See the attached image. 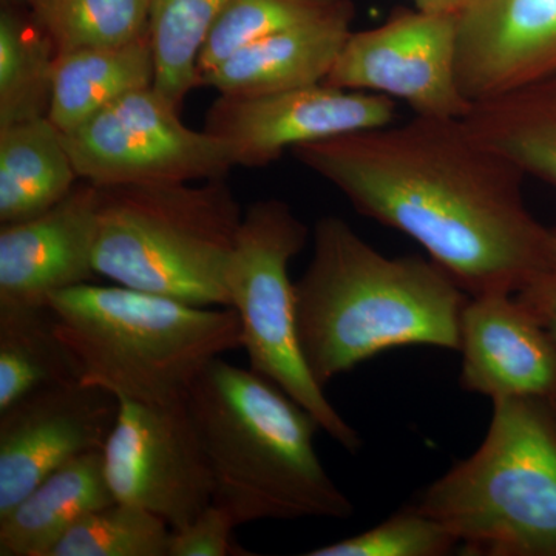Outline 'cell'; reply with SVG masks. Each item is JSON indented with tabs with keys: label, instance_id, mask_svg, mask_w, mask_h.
Masks as SVG:
<instances>
[{
	"label": "cell",
	"instance_id": "obj_10",
	"mask_svg": "<svg viewBox=\"0 0 556 556\" xmlns=\"http://www.w3.org/2000/svg\"><path fill=\"white\" fill-rule=\"evenodd\" d=\"M324 84L382 94L428 118L463 119L473 108L457 78L456 14L404 9L351 31Z\"/></svg>",
	"mask_w": 556,
	"mask_h": 556
},
{
	"label": "cell",
	"instance_id": "obj_29",
	"mask_svg": "<svg viewBox=\"0 0 556 556\" xmlns=\"http://www.w3.org/2000/svg\"><path fill=\"white\" fill-rule=\"evenodd\" d=\"M515 298L530 311L556 343V228H551L540 266Z\"/></svg>",
	"mask_w": 556,
	"mask_h": 556
},
{
	"label": "cell",
	"instance_id": "obj_32",
	"mask_svg": "<svg viewBox=\"0 0 556 556\" xmlns=\"http://www.w3.org/2000/svg\"><path fill=\"white\" fill-rule=\"evenodd\" d=\"M9 3H16V0H7Z\"/></svg>",
	"mask_w": 556,
	"mask_h": 556
},
{
	"label": "cell",
	"instance_id": "obj_1",
	"mask_svg": "<svg viewBox=\"0 0 556 556\" xmlns=\"http://www.w3.org/2000/svg\"><path fill=\"white\" fill-rule=\"evenodd\" d=\"M291 152L364 217L419 243L470 298L517 294L544 257L551 228L527 207L525 172L464 118L415 115Z\"/></svg>",
	"mask_w": 556,
	"mask_h": 556
},
{
	"label": "cell",
	"instance_id": "obj_27",
	"mask_svg": "<svg viewBox=\"0 0 556 556\" xmlns=\"http://www.w3.org/2000/svg\"><path fill=\"white\" fill-rule=\"evenodd\" d=\"M456 536L426 511L408 506L358 535L306 552V556H445Z\"/></svg>",
	"mask_w": 556,
	"mask_h": 556
},
{
	"label": "cell",
	"instance_id": "obj_12",
	"mask_svg": "<svg viewBox=\"0 0 556 556\" xmlns=\"http://www.w3.org/2000/svg\"><path fill=\"white\" fill-rule=\"evenodd\" d=\"M119 401L80 380L40 388L0 412V518L76 457L102 452Z\"/></svg>",
	"mask_w": 556,
	"mask_h": 556
},
{
	"label": "cell",
	"instance_id": "obj_13",
	"mask_svg": "<svg viewBox=\"0 0 556 556\" xmlns=\"http://www.w3.org/2000/svg\"><path fill=\"white\" fill-rule=\"evenodd\" d=\"M457 78L471 104L556 76V0H467L456 13Z\"/></svg>",
	"mask_w": 556,
	"mask_h": 556
},
{
	"label": "cell",
	"instance_id": "obj_18",
	"mask_svg": "<svg viewBox=\"0 0 556 556\" xmlns=\"http://www.w3.org/2000/svg\"><path fill=\"white\" fill-rule=\"evenodd\" d=\"M62 131L46 118L0 127V223L38 217L78 185Z\"/></svg>",
	"mask_w": 556,
	"mask_h": 556
},
{
	"label": "cell",
	"instance_id": "obj_31",
	"mask_svg": "<svg viewBox=\"0 0 556 556\" xmlns=\"http://www.w3.org/2000/svg\"><path fill=\"white\" fill-rule=\"evenodd\" d=\"M547 404L551 405L552 413H554L556 420V396L552 397L551 401H547Z\"/></svg>",
	"mask_w": 556,
	"mask_h": 556
},
{
	"label": "cell",
	"instance_id": "obj_22",
	"mask_svg": "<svg viewBox=\"0 0 556 556\" xmlns=\"http://www.w3.org/2000/svg\"><path fill=\"white\" fill-rule=\"evenodd\" d=\"M58 51L31 14H0V127L49 116Z\"/></svg>",
	"mask_w": 556,
	"mask_h": 556
},
{
	"label": "cell",
	"instance_id": "obj_28",
	"mask_svg": "<svg viewBox=\"0 0 556 556\" xmlns=\"http://www.w3.org/2000/svg\"><path fill=\"white\" fill-rule=\"evenodd\" d=\"M236 521L226 508L212 501L188 525L170 530L167 556L239 555L233 546Z\"/></svg>",
	"mask_w": 556,
	"mask_h": 556
},
{
	"label": "cell",
	"instance_id": "obj_5",
	"mask_svg": "<svg viewBox=\"0 0 556 556\" xmlns=\"http://www.w3.org/2000/svg\"><path fill=\"white\" fill-rule=\"evenodd\" d=\"M241 208L225 178L100 188L93 266L121 287L229 308Z\"/></svg>",
	"mask_w": 556,
	"mask_h": 556
},
{
	"label": "cell",
	"instance_id": "obj_14",
	"mask_svg": "<svg viewBox=\"0 0 556 556\" xmlns=\"http://www.w3.org/2000/svg\"><path fill=\"white\" fill-rule=\"evenodd\" d=\"M100 188L80 179L38 217L0 228V309L47 306L50 295L91 283Z\"/></svg>",
	"mask_w": 556,
	"mask_h": 556
},
{
	"label": "cell",
	"instance_id": "obj_6",
	"mask_svg": "<svg viewBox=\"0 0 556 556\" xmlns=\"http://www.w3.org/2000/svg\"><path fill=\"white\" fill-rule=\"evenodd\" d=\"M475 556H556V420L547 401H493L481 447L416 504Z\"/></svg>",
	"mask_w": 556,
	"mask_h": 556
},
{
	"label": "cell",
	"instance_id": "obj_4",
	"mask_svg": "<svg viewBox=\"0 0 556 556\" xmlns=\"http://www.w3.org/2000/svg\"><path fill=\"white\" fill-rule=\"evenodd\" d=\"M47 305L80 382L118 399L149 404L188 399L211 362L241 348L239 317L225 306L93 283L54 292Z\"/></svg>",
	"mask_w": 556,
	"mask_h": 556
},
{
	"label": "cell",
	"instance_id": "obj_3",
	"mask_svg": "<svg viewBox=\"0 0 556 556\" xmlns=\"http://www.w3.org/2000/svg\"><path fill=\"white\" fill-rule=\"evenodd\" d=\"M188 407L211 468L212 501L237 526L353 515L314 447L317 420L270 380L218 357L190 387Z\"/></svg>",
	"mask_w": 556,
	"mask_h": 556
},
{
	"label": "cell",
	"instance_id": "obj_9",
	"mask_svg": "<svg viewBox=\"0 0 556 556\" xmlns=\"http://www.w3.org/2000/svg\"><path fill=\"white\" fill-rule=\"evenodd\" d=\"M118 401V417L102 450L113 496L163 518L170 529L188 525L214 497L188 399L163 404Z\"/></svg>",
	"mask_w": 556,
	"mask_h": 556
},
{
	"label": "cell",
	"instance_id": "obj_26",
	"mask_svg": "<svg viewBox=\"0 0 556 556\" xmlns=\"http://www.w3.org/2000/svg\"><path fill=\"white\" fill-rule=\"evenodd\" d=\"M343 0H229L199 58L200 76L233 51L325 16Z\"/></svg>",
	"mask_w": 556,
	"mask_h": 556
},
{
	"label": "cell",
	"instance_id": "obj_20",
	"mask_svg": "<svg viewBox=\"0 0 556 556\" xmlns=\"http://www.w3.org/2000/svg\"><path fill=\"white\" fill-rule=\"evenodd\" d=\"M464 121L485 144L517 164L526 177L556 188V76L479 102Z\"/></svg>",
	"mask_w": 556,
	"mask_h": 556
},
{
	"label": "cell",
	"instance_id": "obj_30",
	"mask_svg": "<svg viewBox=\"0 0 556 556\" xmlns=\"http://www.w3.org/2000/svg\"><path fill=\"white\" fill-rule=\"evenodd\" d=\"M466 2L467 0H413L415 9L441 14H456Z\"/></svg>",
	"mask_w": 556,
	"mask_h": 556
},
{
	"label": "cell",
	"instance_id": "obj_7",
	"mask_svg": "<svg viewBox=\"0 0 556 556\" xmlns=\"http://www.w3.org/2000/svg\"><path fill=\"white\" fill-rule=\"evenodd\" d=\"M308 239V226L285 201L252 203L226 268L229 308L239 317L249 368L308 409L320 430L346 452L356 453L362 445L356 428L325 396L300 345L298 295L288 268Z\"/></svg>",
	"mask_w": 556,
	"mask_h": 556
},
{
	"label": "cell",
	"instance_id": "obj_8",
	"mask_svg": "<svg viewBox=\"0 0 556 556\" xmlns=\"http://www.w3.org/2000/svg\"><path fill=\"white\" fill-rule=\"evenodd\" d=\"M62 137L79 179L98 188L207 181L236 167L222 141L186 126L153 86L127 93Z\"/></svg>",
	"mask_w": 556,
	"mask_h": 556
},
{
	"label": "cell",
	"instance_id": "obj_16",
	"mask_svg": "<svg viewBox=\"0 0 556 556\" xmlns=\"http://www.w3.org/2000/svg\"><path fill=\"white\" fill-rule=\"evenodd\" d=\"M356 10L351 0L325 16L266 36L200 76V86L228 97H263L324 84L351 35Z\"/></svg>",
	"mask_w": 556,
	"mask_h": 556
},
{
	"label": "cell",
	"instance_id": "obj_19",
	"mask_svg": "<svg viewBox=\"0 0 556 556\" xmlns=\"http://www.w3.org/2000/svg\"><path fill=\"white\" fill-rule=\"evenodd\" d=\"M155 56L149 33L124 46L60 53L49 119L61 131L86 123L131 91L152 87Z\"/></svg>",
	"mask_w": 556,
	"mask_h": 556
},
{
	"label": "cell",
	"instance_id": "obj_15",
	"mask_svg": "<svg viewBox=\"0 0 556 556\" xmlns=\"http://www.w3.org/2000/svg\"><path fill=\"white\" fill-rule=\"evenodd\" d=\"M460 386L492 401L556 396V343L515 294L468 298Z\"/></svg>",
	"mask_w": 556,
	"mask_h": 556
},
{
	"label": "cell",
	"instance_id": "obj_17",
	"mask_svg": "<svg viewBox=\"0 0 556 556\" xmlns=\"http://www.w3.org/2000/svg\"><path fill=\"white\" fill-rule=\"evenodd\" d=\"M113 501L102 452L76 457L0 518V556H49L70 527Z\"/></svg>",
	"mask_w": 556,
	"mask_h": 556
},
{
	"label": "cell",
	"instance_id": "obj_11",
	"mask_svg": "<svg viewBox=\"0 0 556 556\" xmlns=\"http://www.w3.org/2000/svg\"><path fill=\"white\" fill-rule=\"evenodd\" d=\"M396 113V101L382 94L317 84L263 97L219 94L204 130L236 166L266 167L299 146L388 126Z\"/></svg>",
	"mask_w": 556,
	"mask_h": 556
},
{
	"label": "cell",
	"instance_id": "obj_25",
	"mask_svg": "<svg viewBox=\"0 0 556 556\" xmlns=\"http://www.w3.org/2000/svg\"><path fill=\"white\" fill-rule=\"evenodd\" d=\"M170 530L144 508L113 501L70 527L49 556H167Z\"/></svg>",
	"mask_w": 556,
	"mask_h": 556
},
{
	"label": "cell",
	"instance_id": "obj_23",
	"mask_svg": "<svg viewBox=\"0 0 556 556\" xmlns=\"http://www.w3.org/2000/svg\"><path fill=\"white\" fill-rule=\"evenodd\" d=\"M228 3L229 0H150L153 89L178 110L190 91L200 87L201 50Z\"/></svg>",
	"mask_w": 556,
	"mask_h": 556
},
{
	"label": "cell",
	"instance_id": "obj_24",
	"mask_svg": "<svg viewBox=\"0 0 556 556\" xmlns=\"http://www.w3.org/2000/svg\"><path fill=\"white\" fill-rule=\"evenodd\" d=\"M58 54L134 42L149 33L150 0H16Z\"/></svg>",
	"mask_w": 556,
	"mask_h": 556
},
{
	"label": "cell",
	"instance_id": "obj_21",
	"mask_svg": "<svg viewBox=\"0 0 556 556\" xmlns=\"http://www.w3.org/2000/svg\"><path fill=\"white\" fill-rule=\"evenodd\" d=\"M79 380L50 306L0 309V412L60 383Z\"/></svg>",
	"mask_w": 556,
	"mask_h": 556
},
{
	"label": "cell",
	"instance_id": "obj_2",
	"mask_svg": "<svg viewBox=\"0 0 556 556\" xmlns=\"http://www.w3.org/2000/svg\"><path fill=\"white\" fill-rule=\"evenodd\" d=\"M300 345L325 388L399 346L459 351L470 295L431 258L387 257L345 219H318L308 268L295 281Z\"/></svg>",
	"mask_w": 556,
	"mask_h": 556
}]
</instances>
